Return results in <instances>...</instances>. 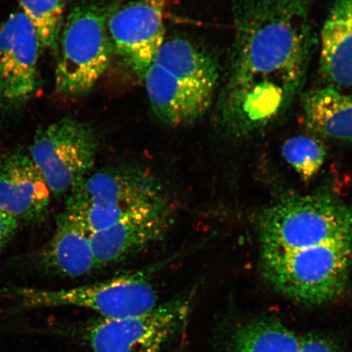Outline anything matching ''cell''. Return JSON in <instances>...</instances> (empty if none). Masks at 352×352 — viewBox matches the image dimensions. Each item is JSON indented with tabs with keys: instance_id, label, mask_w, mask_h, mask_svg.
<instances>
[{
	"instance_id": "7",
	"label": "cell",
	"mask_w": 352,
	"mask_h": 352,
	"mask_svg": "<svg viewBox=\"0 0 352 352\" xmlns=\"http://www.w3.org/2000/svg\"><path fill=\"white\" fill-rule=\"evenodd\" d=\"M195 296L193 289L142 314L100 318L85 340L92 352H164L186 327Z\"/></svg>"
},
{
	"instance_id": "19",
	"label": "cell",
	"mask_w": 352,
	"mask_h": 352,
	"mask_svg": "<svg viewBox=\"0 0 352 352\" xmlns=\"http://www.w3.org/2000/svg\"><path fill=\"white\" fill-rule=\"evenodd\" d=\"M22 12L36 32L41 47L58 51L65 0H19Z\"/></svg>"
},
{
	"instance_id": "8",
	"label": "cell",
	"mask_w": 352,
	"mask_h": 352,
	"mask_svg": "<svg viewBox=\"0 0 352 352\" xmlns=\"http://www.w3.org/2000/svg\"><path fill=\"white\" fill-rule=\"evenodd\" d=\"M98 147L89 126L64 118L37 131L29 153L52 195L66 197L94 170Z\"/></svg>"
},
{
	"instance_id": "2",
	"label": "cell",
	"mask_w": 352,
	"mask_h": 352,
	"mask_svg": "<svg viewBox=\"0 0 352 352\" xmlns=\"http://www.w3.org/2000/svg\"><path fill=\"white\" fill-rule=\"evenodd\" d=\"M261 261L264 279L276 292L302 305H327L349 288L352 239L261 252Z\"/></svg>"
},
{
	"instance_id": "13",
	"label": "cell",
	"mask_w": 352,
	"mask_h": 352,
	"mask_svg": "<svg viewBox=\"0 0 352 352\" xmlns=\"http://www.w3.org/2000/svg\"><path fill=\"white\" fill-rule=\"evenodd\" d=\"M92 233L67 210L56 219L52 239L39 254V263L48 274L76 278L98 270Z\"/></svg>"
},
{
	"instance_id": "14",
	"label": "cell",
	"mask_w": 352,
	"mask_h": 352,
	"mask_svg": "<svg viewBox=\"0 0 352 352\" xmlns=\"http://www.w3.org/2000/svg\"><path fill=\"white\" fill-rule=\"evenodd\" d=\"M144 81L154 113L170 126L195 122L212 104L213 94L186 85L153 63Z\"/></svg>"
},
{
	"instance_id": "21",
	"label": "cell",
	"mask_w": 352,
	"mask_h": 352,
	"mask_svg": "<svg viewBox=\"0 0 352 352\" xmlns=\"http://www.w3.org/2000/svg\"><path fill=\"white\" fill-rule=\"evenodd\" d=\"M299 352H344L332 338L324 334L311 333L302 336Z\"/></svg>"
},
{
	"instance_id": "6",
	"label": "cell",
	"mask_w": 352,
	"mask_h": 352,
	"mask_svg": "<svg viewBox=\"0 0 352 352\" xmlns=\"http://www.w3.org/2000/svg\"><path fill=\"white\" fill-rule=\"evenodd\" d=\"M151 272L138 271L100 283L70 289L48 290L13 288L10 294L17 310L47 307H78L103 318H120L144 314L158 305V296L149 279Z\"/></svg>"
},
{
	"instance_id": "1",
	"label": "cell",
	"mask_w": 352,
	"mask_h": 352,
	"mask_svg": "<svg viewBox=\"0 0 352 352\" xmlns=\"http://www.w3.org/2000/svg\"><path fill=\"white\" fill-rule=\"evenodd\" d=\"M314 0H233L234 36L215 122L245 139L287 116L305 87L314 50Z\"/></svg>"
},
{
	"instance_id": "15",
	"label": "cell",
	"mask_w": 352,
	"mask_h": 352,
	"mask_svg": "<svg viewBox=\"0 0 352 352\" xmlns=\"http://www.w3.org/2000/svg\"><path fill=\"white\" fill-rule=\"evenodd\" d=\"M320 73L327 86H352V0H334L320 33Z\"/></svg>"
},
{
	"instance_id": "17",
	"label": "cell",
	"mask_w": 352,
	"mask_h": 352,
	"mask_svg": "<svg viewBox=\"0 0 352 352\" xmlns=\"http://www.w3.org/2000/svg\"><path fill=\"white\" fill-rule=\"evenodd\" d=\"M302 108L308 129L323 138L352 142V94L324 86L302 96Z\"/></svg>"
},
{
	"instance_id": "3",
	"label": "cell",
	"mask_w": 352,
	"mask_h": 352,
	"mask_svg": "<svg viewBox=\"0 0 352 352\" xmlns=\"http://www.w3.org/2000/svg\"><path fill=\"white\" fill-rule=\"evenodd\" d=\"M258 230L261 252L352 239V204L327 192L285 197L263 211Z\"/></svg>"
},
{
	"instance_id": "18",
	"label": "cell",
	"mask_w": 352,
	"mask_h": 352,
	"mask_svg": "<svg viewBox=\"0 0 352 352\" xmlns=\"http://www.w3.org/2000/svg\"><path fill=\"white\" fill-rule=\"evenodd\" d=\"M302 336L276 316H258L232 330L224 352H299Z\"/></svg>"
},
{
	"instance_id": "16",
	"label": "cell",
	"mask_w": 352,
	"mask_h": 352,
	"mask_svg": "<svg viewBox=\"0 0 352 352\" xmlns=\"http://www.w3.org/2000/svg\"><path fill=\"white\" fill-rule=\"evenodd\" d=\"M153 63L186 85L214 95L219 77L218 61L195 43L179 37L165 39Z\"/></svg>"
},
{
	"instance_id": "4",
	"label": "cell",
	"mask_w": 352,
	"mask_h": 352,
	"mask_svg": "<svg viewBox=\"0 0 352 352\" xmlns=\"http://www.w3.org/2000/svg\"><path fill=\"white\" fill-rule=\"evenodd\" d=\"M167 201L164 186L151 171L118 165L92 170L66 197L65 209L94 233L135 211Z\"/></svg>"
},
{
	"instance_id": "10",
	"label": "cell",
	"mask_w": 352,
	"mask_h": 352,
	"mask_svg": "<svg viewBox=\"0 0 352 352\" xmlns=\"http://www.w3.org/2000/svg\"><path fill=\"white\" fill-rule=\"evenodd\" d=\"M41 47L23 12L12 13L0 25V102L7 107H21L36 91Z\"/></svg>"
},
{
	"instance_id": "12",
	"label": "cell",
	"mask_w": 352,
	"mask_h": 352,
	"mask_svg": "<svg viewBox=\"0 0 352 352\" xmlns=\"http://www.w3.org/2000/svg\"><path fill=\"white\" fill-rule=\"evenodd\" d=\"M52 192L29 153L16 151L0 161V210L20 224L46 218Z\"/></svg>"
},
{
	"instance_id": "5",
	"label": "cell",
	"mask_w": 352,
	"mask_h": 352,
	"mask_svg": "<svg viewBox=\"0 0 352 352\" xmlns=\"http://www.w3.org/2000/svg\"><path fill=\"white\" fill-rule=\"evenodd\" d=\"M107 12L95 6L76 7L61 30L56 90L65 96L86 94L111 63L113 47Z\"/></svg>"
},
{
	"instance_id": "22",
	"label": "cell",
	"mask_w": 352,
	"mask_h": 352,
	"mask_svg": "<svg viewBox=\"0 0 352 352\" xmlns=\"http://www.w3.org/2000/svg\"><path fill=\"white\" fill-rule=\"evenodd\" d=\"M20 223L0 210V252L15 236Z\"/></svg>"
},
{
	"instance_id": "11",
	"label": "cell",
	"mask_w": 352,
	"mask_h": 352,
	"mask_svg": "<svg viewBox=\"0 0 352 352\" xmlns=\"http://www.w3.org/2000/svg\"><path fill=\"white\" fill-rule=\"evenodd\" d=\"M170 201L149 206L91 234L98 270L120 263L164 239L174 222Z\"/></svg>"
},
{
	"instance_id": "20",
	"label": "cell",
	"mask_w": 352,
	"mask_h": 352,
	"mask_svg": "<svg viewBox=\"0 0 352 352\" xmlns=\"http://www.w3.org/2000/svg\"><path fill=\"white\" fill-rule=\"evenodd\" d=\"M283 155L302 179H309L319 173L327 157V149L318 138L300 135L284 143Z\"/></svg>"
},
{
	"instance_id": "9",
	"label": "cell",
	"mask_w": 352,
	"mask_h": 352,
	"mask_svg": "<svg viewBox=\"0 0 352 352\" xmlns=\"http://www.w3.org/2000/svg\"><path fill=\"white\" fill-rule=\"evenodd\" d=\"M165 0H135L108 16L113 50L140 80L165 41Z\"/></svg>"
}]
</instances>
